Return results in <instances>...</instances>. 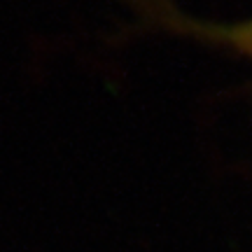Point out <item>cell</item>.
<instances>
[{
	"label": "cell",
	"mask_w": 252,
	"mask_h": 252,
	"mask_svg": "<svg viewBox=\"0 0 252 252\" xmlns=\"http://www.w3.org/2000/svg\"><path fill=\"white\" fill-rule=\"evenodd\" d=\"M131 2L135 5L143 21L152 26L252 61V17L222 24V21H203V19L189 17L175 7L171 0H131Z\"/></svg>",
	"instance_id": "6da1fadb"
}]
</instances>
